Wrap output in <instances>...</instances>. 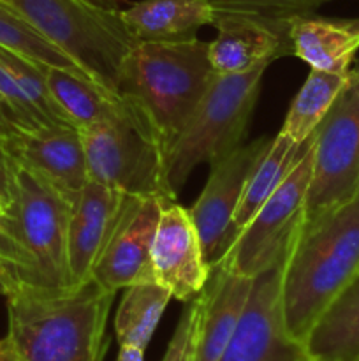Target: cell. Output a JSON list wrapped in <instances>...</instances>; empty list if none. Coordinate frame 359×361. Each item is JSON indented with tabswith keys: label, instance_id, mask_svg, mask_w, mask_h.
Here are the masks:
<instances>
[{
	"label": "cell",
	"instance_id": "e0dca14e",
	"mask_svg": "<svg viewBox=\"0 0 359 361\" xmlns=\"http://www.w3.org/2000/svg\"><path fill=\"white\" fill-rule=\"evenodd\" d=\"M253 279L234 274L224 261L210 268V277L199 298V326H197L196 358L194 361H217L231 341Z\"/></svg>",
	"mask_w": 359,
	"mask_h": 361
},
{
	"label": "cell",
	"instance_id": "5b68a950",
	"mask_svg": "<svg viewBox=\"0 0 359 361\" xmlns=\"http://www.w3.org/2000/svg\"><path fill=\"white\" fill-rule=\"evenodd\" d=\"M118 111L80 130L88 180L127 196L176 200L165 175L164 143L143 109L120 94Z\"/></svg>",
	"mask_w": 359,
	"mask_h": 361
},
{
	"label": "cell",
	"instance_id": "1f68e13d",
	"mask_svg": "<svg viewBox=\"0 0 359 361\" xmlns=\"http://www.w3.org/2000/svg\"><path fill=\"white\" fill-rule=\"evenodd\" d=\"M16 281L18 279L14 275L13 268L6 263H0V295L6 296V293L13 288Z\"/></svg>",
	"mask_w": 359,
	"mask_h": 361
},
{
	"label": "cell",
	"instance_id": "f546056e",
	"mask_svg": "<svg viewBox=\"0 0 359 361\" xmlns=\"http://www.w3.org/2000/svg\"><path fill=\"white\" fill-rule=\"evenodd\" d=\"M14 169H16V161L0 145V212L6 210L13 200Z\"/></svg>",
	"mask_w": 359,
	"mask_h": 361
},
{
	"label": "cell",
	"instance_id": "8992f818",
	"mask_svg": "<svg viewBox=\"0 0 359 361\" xmlns=\"http://www.w3.org/2000/svg\"><path fill=\"white\" fill-rule=\"evenodd\" d=\"M267 66L241 74L215 73L178 136L165 148V175L178 194L194 169L213 164L241 147Z\"/></svg>",
	"mask_w": 359,
	"mask_h": 361
},
{
	"label": "cell",
	"instance_id": "4dcf8cb0",
	"mask_svg": "<svg viewBox=\"0 0 359 361\" xmlns=\"http://www.w3.org/2000/svg\"><path fill=\"white\" fill-rule=\"evenodd\" d=\"M18 130L20 129H18L16 123H14L9 109L6 108V104H4L2 99H0V145L6 143L9 137H13Z\"/></svg>",
	"mask_w": 359,
	"mask_h": 361
},
{
	"label": "cell",
	"instance_id": "d590c367",
	"mask_svg": "<svg viewBox=\"0 0 359 361\" xmlns=\"http://www.w3.org/2000/svg\"><path fill=\"white\" fill-rule=\"evenodd\" d=\"M88 2L95 4V6L106 7V9L120 11V2H122V0H88Z\"/></svg>",
	"mask_w": 359,
	"mask_h": 361
},
{
	"label": "cell",
	"instance_id": "484cf974",
	"mask_svg": "<svg viewBox=\"0 0 359 361\" xmlns=\"http://www.w3.org/2000/svg\"><path fill=\"white\" fill-rule=\"evenodd\" d=\"M0 60L7 67V71L13 74V78L20 85L23 94L30 99V102L35 106V109H37L39 115L42 116L46 123H67V126H73V123L67 122V118L62 115L58 106L53 101L42 63L30 60L28 56L20 55L16 51L2 48V46H0Z\"/></svg>",
	"mask_w": 359,
	"mask_h": 361
},
{
	"label": "cell",
	"instance_id": "4316f807",
	"mask_svg": "<svg viewBox=\"0 0 359 361\" xmlns=\"http://www.w3.org/2000/svg\"><path fill=\"white\" fill-rule=\"evenodd\" d=\"M218 11H245L273 18L310 14L329 0H210Z\"/></svg>",
	"mask_w": 359,
	"mask_h": 361
},
{
	"label": "cell",
	"instance_id": "d6986e66",
	"mask_svg": "<svg viewBox=\"0 0 359 361\" xmlns=\"http://www.w3.org/2000/svg\"><path fill=\"white\" fill-rule=\"evenodd\" d=\"M123 23L139 41H183L215 20L210 0H141L120 9Z\"/></svg>",
	"mask_w": 359,
	"mask_h": 361
},
{
	"label": "cell",
	"instance_id": "74e56055",
	"mask_svg": "<svg viewBox=\"0 0 359 361\" xmlns=\"http://www.w3.org/2000/svg\"><path fill=\"white\" fill-rule=\"evenodd\" d=\"M2 2H9L11 4V0H2Z\"/></svg>",
	"mask_w": 359,
	"mask_h": 361
},
{
	"label": "cell",
	"instance_id": "f1b7e54d",
	"mask_svg": "<svg viewBox=\"0 0 359 361\" xmlns=\"http://www.w3.org/2000/svg\"><path fill=\"white\" fill-rule=\"evenodd\" d=\"M197 326H199V298L187 302L162 361H194L196 358Z\"/></svg>",
	"mask_w": 359,
	"mask_h": 361
},
{
	"label": "cell",
	"instance_id": "ffe728a7",
	"mask_svg": "<svg viewBox=\"0 0 359 361\" xmlns=\"http://www.w3.org/2000/svg\"><path fill=\"white\" fill-rule=\"evenodd\" d=\"M303 345L312 361H359V275L324 310Z\"/></svg>",
	"mask_w": 359,
	"mask_h": 361
},
{
	"label": "cell",
	"instance_id": "ac0fdd59",
	"mask_svg": "<svg viewBox=\"0 0 359 361\" xmlns=\"http://www.w3.org/2000/svg\"><path fill=\"white\" fill-rule=\"evenodd\" d=\"M294 56L312 69L333 74H348L359 51V18L315 16L313 13L291 20Z\"/></svg>",
	"mask_w": 359,
	"mask_h": 361
},
{
	"label": "cell",
	"instance_id": "6da1fadb",
	"mask_svg": "<svg viewBox=\"0 0 359 361\" xmlns=\"http://www.w3.org/2000/svg\"><path fill=\"white\" fill-rule=\"evenodd\" d=\"M115 295L94 279L67 288L16 281L6 293L14 361H104Z\"/></svg>",
	"mask_w": 359,
	"mask_h": 361
},
{
	"label": "cell",
	"instance_id": "7a4b0ae2",
	"mask_svg": "<svg viewBox=\"0 0 359 361\" xmlns=\"http://www.w3.org/2000/svg\"><path fill=\"white\" fill-rule=\"evenodd\" d=\"M359 275V192L303 224L282 271L287 331L305 342L324 310Z\"/></svg>",
	"mask_w": 359,
	"mask_h": 361
},
{
	"label": "cell",
	"instance_id": "8d00e7d4",
	"mask_svg": "<svg viewBox=\"0 0 359 361\" xmlns=\"http://www.w3.org/2000/svg\"><path fill=\"white\" fill-rule=\"evenodd\" d=\"M352 69H354V71H359V51H358V55H355L354 63H352Z\"/></svg>",
	"mask_w": 359,
	"mask_h": 361
},
{
	"label": "cell",
	"instance_id": "2e32d148",
	"mask_svg": "<svg viewBox=\"0 0 359 361\" xmlns=\"http://www.w3.org/2000/svg\"><path fill=\"white\" fill-rule=\"evenodd\" d=\"M125 194L88 180L70 208L67 263L73 284L92 279L95 261L108 242Z\"/></svg>",
	"mask_w": 359,
	"mask_h": 361
},
{
	"label": "cell",
	"instance_id": "52a82bcc",
	"mask_svg": "<svg viewBox=\"0 0 359 361\" xmlns=\"http://www.w3.org/2000/svg\"><path fill=\"white\" fill-rule=\"evenodd\" d=\"M11 6L92 80L118 94L120 67L137 42L120 11L88 0H11Z\"/></svg>",
	"mask_w": 359,
	"mask_h": 361
},
{
	"label": "cell",
	"instance_id": "cb8c5ba5",
	"mask_svg": "<svg viewBox=\"0 0 359 361\" xmlns=\"http://www.w3.org/2000/svg\"><path fill=\"white\" fill-rule=\"evenodd\" d=\"M347 81L348 74L310 69L308 78L292 99L280 134L291 137L296 143H305L315 133Z\"/></svg>",
	"mask_w": 359,
	"mask_h": 361
},
{
	"label": "cell",
	"instance_id": "836d02e7",
	"mask_svg": "<svg viewBox=\"0 0 359 361\" xmlns=\"http://www.w3.org/2000/svg\"><path fill=\"white\" fill-rule=\"evenodd\" d=\"M13 249H11V243L7 242L6 235L2 233V229H0V263H6L9 264L11 268H13Z\"/></svg>",
	"mask_w": 359,
	"mask_h": 361
},
{
	"label": "cell",
	"instance_id": "277c9868",
	"mask_svg": "<svg viewBox=\"0 0 359 361\" xmlns=\"http://www.w3.org/2000/svg\"><path fill=\"white\" fill-rule=\"evenodd\" d=\"M70 208L56 187L16 162L13 200L0 212V229L13 249L18 281L39 288L73 286L67 263Z\"/></svg>",
	"mask_w": 359,
	"mask_h": 361
},
{
	"label": "cell",
	"instance_id": "44dd1931",
	"mask_svg": "<svg viewBox=\"0 0 359 361\" xmlns=\"http://www.w3.org/2000/svg\"><path fill=\"white\" fill-rule=\"evenodd\" d=\"M312 136L305 143H296L291 137L284 136L280 133L273 137L267 150L256 162L248 178H246L243 196L239 200L238 208H236L234 221H232L234 242L241 235L243 229L246 228V224L252 221L253 215L259 212V208L270 200L271 194L284 183L289 173L296 168L299 159L305 155L306 148L312 141Z\"/></svg>",
	"mask_w": 359,
	"mask_h": 361
},
{
	"label": "cell",
	"instance_id": "9c48e42d",
	"mask_svg": "<svg viewBox=\"0 0 359 361\" xmlns=\"http://www.w3.org/2000/svg\"><path fill=\"white\" fill-rule=\"evenodd\" d=\"M359 192V71L313 133V166L305 221L340 207Z\"/></svg>",
	"mask_w": 359,
	"mask_h": 361
},
{
	"label": "cell",
	"instance_id": "9a60e30c",
	"mask_svg": "<svg viewBox=\"0 0 359 361\" xmlns=\"http://www.w3.org/2000/svg\"><path fill=\"white\" fill-rule=\"evenodd\" d=\"M2 147L18 164L48 180L70 203L87 185V155L81 133L74 126L51 123L18 130Z\"/></svg>",
	"mask_w": 359,
	"mask_h": 361
},
{
	"label": "cell",
	"instance_id": "603a6c76",
	"mask_svg": "<svg viewBox=\"0 0 359 361\" xmlns=\"http://www.w3.org/2000/svg\"><path fill=\"white\" fill-rule=\"evenodd\" d=\"M115 316V334L120 345H134L146 351L160 317L172 298L168 288L157 281L139 282L123 289Z\"/></svg>",
	"mask_w": 359,
	"mask_h": 361
},
{
	"label": "cell",
	"instance_id": "7402d4cb",
	"mask_svg": "<svg viewBox=\"0 0 359 361\" xmlns=\"http://www.w3.org/2000/svg\"><path fill=\"white\" fill-rule=\"evenodd\" d=\"M44 74L53 101L77 130L95 126L118 111L120 94H113L97 81L62 67L44 66Z\"/></svg>",
	"mask_w": 359,
	"mask_h": 361
},
{
	"label": "cell",
	"instance_id": "d4e9b609",
	"mask_svg": "<svg viewBox=\"0 0 359 361\" xmlns=\"http://www.w3.org/2000/svg\"><path fill=\"white\" fill-rule=\"evenodd\" d=\"M0 46L28 56L42 66L62 67V69H69L81 76L90 78V74L76 60L49 42L9 2H2V0H0Z\"/></svg>",
	"mask_w": 359,
	"mask_h": 361
},
{
	"label": "cell",
	"instance_id": "7c38bea8",
	"mask_svg": "<svg viewBox=\"0 0 359 361\" xmlns=\"http://www.w3.org/2000/svg\"><path fill=\"white\" fill-rule=\"evenodd\" d=\"M162 204L164 200L158 197L125 194L111 235L92 270L94 281L115 293L155 281L151 247Z\"/></svg>",
	"mask_w": 359,
	"mask_h": 361
},
{
	"label": "cell",
	"instance_id": "3957f363",
	"mask_svg": "<svg viewBox=\"0 0 359 361\" xmlns=\"http://www.w3.org/2000/svg\"><path fill=\"white\" fill-rule=\"evenodd\" d=\"M213 76L208 42L197 37L139 41L120 67L118 94L143 109L165 152L199 104Z\"/></svg>",
	"mask_w": 359,
	"mask_h": 361
},
{
	"label": "cell",
	"instance_id": "e575fe53",
	"mask_svg": "<svg viewBox=\"0 0 359 361\" xmlns=\"http://www.w3.org/2000/svg\"><path fill=\"white\" fill-rule=\"evenodd\" d=\"M0 361H14L13 351H11V344L7 337L0 338Z\"/></svg>",
	"mask_w": 359,
	"mask_h": 361
},
{
	"label": "cell",
	"instance_id": "8fae6325",
	"mask_svg": "<svg viewBox=\"0 0 359 361\" xmlns=\"http://www.w3.org/2000/svg\"><path fill=\"white\" fill-rule=\"evenodd\" d=\"M282 271L278 264L253 279L241 319L217 361H312L285 326Z\"/></svg>",
	"mask_w": 359,
	"mask_h": 361
},
{
	"label": "cell",
	"instance_id": "30bf717a",
	"mask_svg": "<svg viewBox=\"0 0 359 361\" xmlns=\"http://www.w3.org/2000/svg\"><path fill=\"white\" fill-rule=\"evenodd\" d=\"M273 137L263 136L241 145L227 157L210 166V176L203 192L189 210L199 235L204 261L217 267L234 245L232 221L243 196L246 178L271 145Z\"/></svg>",
	"mask_w": 359,
	"mask_h": 361
},
{
	"label": "cell",
	"instance_id": "d6a6232c",
	"mask_svg": "<svg viewBox=\"0 0 359 361\" xmlns=\"http://www.w3.org/2000/svg\"><path fill=\"white\" fill-rule=\"evenodd\" d=\"M116 361H144V351L134 345H120Z\"/></svg>",
	"mask_w": 359,
	"mask_h": 361
},
{
	"label": "cell",
	"instance_id": "ba28073f",
	"mask_svg": "<svg viewBox=\"0 0 359 361\" xmlns=\"http://www.w3.org/2000/svg\"><path fill=\"white\" fill-rule=\"evenodd\" d=\"M312 166L313 136L296 168L259 208L222 259L234 274L256 279L285 263L305 224Z\"/></svg>",
	"mask_w": 359,
	"mask_h": 361
},
{
	"label": "cell",
	"instance_id": "5bb4252c",
	"mask_svg": "<svg viewBox=\"0 0 359 361\" xmlns=\"http://www.w3.org/2000/svg\"><path fill=\"white\" fill-rule=\"evenodd\" d=\"M155 281L178 302H190L203 291L210 267L189 210L176 200L164 201L151 247Z\"/></svg>",
	"mask_w": 359,
	"mask_h": 361
},
{
	"label": "cell",
	"instance_id": "4fadbf2b",
	"mask_svg": "<svg viewBox=\"0 0 359 361\" xmlns=\"http://www.w3.org/2000/svg\"><path fill=\"white\" fill-rule=\"evenodd\" d=\"M292 18H273L245 11L215 9L217 35L208 42V56L217 74H241L294 55Z\"/></svg>",
	"mask_w": 359,
	"mask_h": 361
},
{
	"label": "cell",
	"instance_id": "83f0119b",
	"mask_svg": "<svg viewBox=\"0 0 359 361\" xmlns=\"http://www.w3.org/2000/svg\"><path fill=\"white\" fill-rule=\"evenodd\" d=\"M0 99L9 109L11 116L20 130H35L42 126H51L42 120L35 106L23 94V90L16 83L13 74L4 66L2 60H0Z\"/></svg>",
	"mask_w": 359,
	"mask_h": 361
}]
</instances>
